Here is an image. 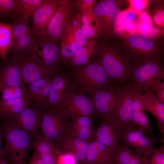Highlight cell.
<instances>
[{
	"label": "cell",
	"mask_w": 164,
	"mask_h": 164,
	"mask_svg": "<svg viewBox=\"0 0 164 164\" xmlns=\"http://www.w3.org/2000/svg\"><path fill=\"white\" fill-rule=\"evenodd\" d=\"M95 59L116 84L123 85L129 82L133 65L126 51L98 43Z\"/></svg>",
	"instance_id": "cell-1"
},
{
	"label": "cell",
	"mask_w": 164,
	"mask_h": 164,
	"mask_svg": "<svg viewBox=\"0 0 164 164\" xmlns=\"http://www.w3.org/2000/svg\"><path fill=\"white\" fill-rule=\"evenodd\" d=\"M0 119L5 142L0 154L11 164H26L28 152L33 148L32 139L25 132L12 125L7 118L2 117Z\"/></svg>",
	"instance_id": "cell-2"
},
{
	"label": "cell",
	"mask_w": 164,
	"mask_h": 164,
	"mask_svg": "<svg viewBox=\"0 0 164 164\" xmlns=\"http://www.w3.org/2000/svg\"><path fill=\"white\" fill-rule=\"evenodd\" d=\"M73 68L70 75L77 90L83 93L91 95L97 90L115 84L96 60Z\"/></svg>",
	"instance_id": "cell-3"
},
{
	"label": "cell",
	"mask_w": 164,
	"mask_h": 164,
	"mask_svg": "<svg viewBox=\"0 0 164 164\" xmlns=\"http://www.w3.org/2000/svg\"><path fill=\"white\" fill-rule=\"evenodd\" d=\"M75 6L73 1L60 0L56 12L46 28L37 38L50 41L58 44L74 14Z\"/></svg>",
	"instance_id": "cell-4"
},
{
	"label": "cell",
	"mask_w": 164,
	"mask_h": 164,
	"mask_svg": "<svg viewBox=\"0 0 164 164\" xmlns=\"http://www.w3.org/2000/svg\"><path fill=\"white\" fill-rule=\"evenodd\" d=\"M116 96L115 108L112 114L118 121L122 129L138 128L133 120V93L134 88L129 83L123 85L115 84Z\"/></svg>",
	"instance_id": "cell-5"
},
{
	"label": "cell",
	"mask_w": 164,
	"mask_h": 164,
	"mask_svg": "<svg viewBox=\"0 0 164 164\" xmlns=\"http://www.w3.org/2000/svg\"><path fill=\"white\" fill-rule=\"evenodd\" d=\"M130 51L127 52L134 66L138 65L152 60H161V52L152 40L147 39L136 32L128 38Z\"/></svg>",
	"instance_id": "cell-6"
},
{
	"label": "cell",
	"mask_w": 164,
	"mask_h": 164,
	"mask_svg": "<svg viewBox=\"0 0 164 164\" xmlns=\"http://www.w3.org/2000/svg\"><path fill=\"white\" fill-rule=\"evenodd\" d=\"M164 79V70L161 60H152L134 66L128 83L135 89L145 93L149 83L153 79Z\"/></svg>",
	"instance_id": "cell-7"
},
{
	"label": "cell",
	"mask_w": 164,
	"mask_h": 164,
	"mask_svg": "<svg viewBox=\"0 0 164 164\" xmlns=\"http://www.w3.org/2000/svg\"><path fill=\"white\" fill-rule=\"evenodd\" d=\"M78 91L77 90L70 95L58 110L70 120L81 116H95V108L91 97Z\"/></svg>",
	"instance_id": "cell-8"
},
{
	"label": "cell",
	"mask_w": 164,
	"mask_h": 164,
	"mask_svg": "<svg viewBox=\"0 0 164 164\" xmlns=\"http://www.w3.org/2000/svg\"><path fill=\"white\" fill-rule=\"evenodd\" d=\"M68 119L58 110H47L43 112L39 134L51 140L56 145L67 133Z\"/></svg>",
	"instance_id": "cell-9"
},
{
	"label": "cell",
	"mask_w": 164,
	"mask_h": 164,
	"mask_svg": "<svg viewBox=\"0 0 164 164\" xmlns=\"http://www.w3.org/2000/svg\"><path fill=\"white\" fill-rule=\"evenodd\" d=\"M77 90L70 74L59 71L53 75L49 98L50 109L58 110L64 101Z\"/></svg>",
	"instance_id": "cell-10"
},
{
	"label": "cell",
	"mask_w": 164,
	"mask_h": 164,
	"mask_svg": "<svg viewBox=\"0 0 164 164\" xmlns=\"http://www.w3.org/2000/svg\"><path fill=\"white\" fill-rule=\"evenodd\" d=\"M54 74L46 76L27 85L29 106L43 112L50 109L49 98Z\"/></svg>",
	"instance_id": "cell-11"
},
{
	"label": "cell",
	"mask_w": 164,
	"mask_h": 164,
	"mask_svg": "<svg viewBox=\"0 0 164 164\" xmlns=\"http://www.w3.org/2000/svg\"><path fill=\"white\" fill-rule=\"evenodd\" d=\"M43 112L29 106L19 114L7 118L15 126L22 130L32 138L41 128Z\"/></svg>",
	"instance_id": "cell-12"
},
{
	"label": "cell",
	"mask_w": 164,
	"mask_h": 164,
	"mask_svg": "<svg viewBox=\"0 0 164 164\" xmlns=\"http://www.w3.org/2000/svg\"><path fill=\"white\" fill-rule=\"evenodd\" d=\"M9 54L10 57L20 61H40L38 39L32 32L27 34L15 41Z\"/></svg>",
	"instance_id": "cell-13"
},
{
	"label": "cell",
	"mask_w": 164,
	"mask_h": 164,
	"mask_svg": "<svg viewBox=\"0 0 164 164\" xmlns=\"http://www.w3.org/2000/svg\"><path fill=\"white\" fill-rule=\"evenodd\" d=\"M93 11L99 34L108 33L115 16L120 11L118 2L114 0H104L96 2Z\"/></svg>",
	"instance_id": "cell-14"
},
{
	"label": "cell",
	"mask_w": 164,
	"mask_h": 164,
	"mask_svg": "<svg viewBox=\"0 0 164 164\" xmlns=\"http://www.w3.org/2000/svg\"><path fill=\"white\" fill-rule=\"evenodd\" d=\"M121 130L119 122L111 114L98 124L95 128L94 139L116 149L120 144Z\"/></svg>",
	"instance_id": "cell-15"
},
{
	"label": "cell",
	"mask_w": 164,
	"mask_h": 164,
	"mask_svg": "<svg viewBox=\"0 0 164 164\" xmlns=\"http://www.w3.org/2000/svg\"><path fill=\"white\" fill-rule=\"evenodd\" d=\"M114 84L97 90L91 95L95 108V115L101 120L108 118L115 108L116 96Z\"/></svg>",
	"instance_id": "cell-16"
},
{
	"label": "cell",
	"mask_w": 164,
	"mask_h": 164,
	"mask_svg": "<svg viewBox=\"0 0 164 164\" xmlns=\"http://www.w3.org/2000/svg\"><path fill=\"white\" fill-rule=\"evenodd\" d=\"M88 142L67 133L56 146L61 154L71 155L77 164H86Z\"/></svg>",
	"instance_id": "cell-17"
},
{
	"label": "cell",
	"mask_w": 164,
	"mask_h": 164,
	"mask_svg": "<svg viewBox=\"0 0 164 164\" xmlns=\"http://www.w3.org/2000/svg\"><path fill=\"white\" fill-rule=\"evenodd\" d=\"M22 84L19 60L10 57L0 60V91L6 87Z\"/></svg>",
	"instance_id": "cell-18"
},
{
	"label": "cell",
	"mask_w": 164,
	"mask_h": 164,
	"mask_svg": "<svg viewBox=\"0 0 164 164\" xmlns=\"http://www.w3.org/2000/svg\"><path fill=\"white\" fill-rule=\"evenodd\" d=\"M60 1L46 0L32 16V29L36 38H38L46 28L56 12Z\"/></svg>",
	"instance_id": "cell-19"
},
{
	"label": "cell",
	"mask_w": 164,
	"mask_h": 164,
	"mask_svg": "<svg viewBox=\"0 0 164 164\" xmlns=\"http://www.w3.org/2000/svg\"><path fill=\"white\" fill-rule=\"evenodd\" d=\"M93 117L84 116L68 120L67 133L88 142L95 138V128L93 125Z\"/></svg>",
	"instance_id": "cell-20"
},
{
	"label": "cell",
	"mask_w": 164,
	"mask_h": 164,
	"mask_svg": "<svg viewBox=\"0 0 164 164\" xmlns=\"http://www.w3.org/2000/svg\"><path fill=\"white\" fill-rule=\"evenodd\" d=\"M40 51V63L45 67L56 73L60 70L59 63L61 61L60 49L58 44L46 40L38 39Z\"/></svg>",
	"instance_id": "cell-21"
},
{
	"label": "cell",
	"mask_w": 164,
	"mask_h": 164,
	"mask_svg": "<svg viewBox=\"0 0 164 164\" xmlns=\"http://www.w3.org/2000/svg\"><path fill=\"white\" fill-rule=\"evenodd\" d=\"M115 152L94 139L88 142L86 164H107L113 161Z\"/></svg>",
	"instance_id": "cell-22"
},
{
	"label": "cell",
	"mask_w": 164,
	"mask_h": 164,
	"mask_svg": "<svg viewBox=\"0 0 164 164\" xmlns=\"http://www.w3.org/2000/svg\"><path fill=\"white\" fill-rule=\"evenodd\" d=\"M32 149L48 164H57L60 155L55 144L38 134L35 137Z\"/></svg>",
	"instance_id": "cell-23"
},
{
	"label": "cell",
	"mask_w": 164,
	"mask_h": 164,
	"mask_svg": "<svg viewBox=\"0 0 164 164\" xmlns=\"http://www.w3.org/2000/svg\"><path fill=\"white\" fill-rule=\"evenodd\" d=\"M24 84L27 85L54 72L43 66L39 61H20Z\"/></svg>",
	"instance_id": "cell-24"
},
{
	"label": "cell",
	"mask_w": 164,
	"mask_h": 164,
	"mask_svg": "<svg viewBox=\"0 0 164 164\" xmlns=\"http://www.w3.org/2000/svg\"><path fill=\"white\" fill-rule=\"evenodd\" d=\"M143 110L151 113L157 121V126L164 135V102L152 93L148 91L141 96Z\"/></svg>",
	"instance_id": "cell-25"
},
{
	"label": "cell",
	"mask_w": 164,
	"mask_h": 164,
	"mask_svg": "<svg viewBox=\"0 0 164 164\" xmlns=\"http://www.w3.org/2000/svg\"><path fill=\"white\" fill-rule=\"evenodd\" d=\"M98 43L91 39L85 46L79 48L67 62L69 66L74 68L84 66L93 62Z\"/></svg>",
	"instance_id": "cell-26"
},
{
	"label": "cell",
	"mask_w": 164,
	"mask_h": 164,
	"mask_svg": "<svg viewBox=\"0 0 164 164\" xmlns=\"http://www.w3.org/2000/svg\"><path fill=\"white\" fill-rule=\"evenodd\" d=\"M60 43L61 61L66 65L79 48L73 34L70 22L61 38Z\"/></svg>",
	"instance_id": "cell-27"
},
{
	"label": "cell",
	"mask_w": 164,
	"mask_h": 164,
	"mask_svg": "<svg viewBox=\"0 0 164 164\" xmlns=\"http://www.w3.org/2000/svg\"><path fill=\"white\" fill-rule=\"evenodd\" d=\"M113 162L116 164H148L147 159L121 144L116 149Z\"/></svg>",
	"instance_id": "cell-28"
},
{
	"label": "cell",
	"mask_w": 164,
	"mask_h": 164,
	"mask_svg": "<svg viewBox=\"0 0 164 164\" xmlns=\"http://www.w3.org/2000/svg\"><path fill=\"white\" fill-rule=\"evenodd\" d=\"M29 106L28 98L3 100L0 99V117H12Z\"/></svg>",
	"instance_id": "cell-29"
},
{
	"label": "cell",
	"mask_w": 164,
	"mask_h": 164,
	"mask_svg": "<svg viewBox=\"0 0 164 164\" xmlns=\"http://www.w3.org/2000/svg\"><path fill=\"white\" fill-rule=\"evenodd\" d=\"M15 42L12 32V23L0 22V57H7Z\"/></svg>",
	"instance_id": "cell-30"
},
{
	"label": "cell",
	"mask_w": 164,
	"mask_h": 164,
	"mask_svg": "<svg viewBox=\"0 0 164 164\" xmlns=\"http://www.w3.org/2000/svg\"><path fill=\"white\" fill-rule=\"evenodd\" d=\"M46 0H18L13 20H25L32 16Z\"/></svg>",
	"instance_id": "cell-31"
},
{
	"label": "cell",
	"mask_w": 164,
	"mask_h": 164,
	"mask_svg": "<svg viewBox=\"0 0 164 164\" xmlns=\"http://www.w3.org/2000/svg\"><path fill=\"white\" fill-rule=\"evenodd\" d=\"M80 13L81 15V28L83 32L89 39H95L99 34L93 11Z\"/></svg>",
	"instance_id": "cell-32"
},
{
	"label": "cell",
	"mask_w": 164,
	"mask_h": 164,
	"mask_svg": "<svg viewBox=\"0 0 164 164\" xmlns=\"http://www.w3.org/2000/svg\"><path fill=\"white\" fill-rule=\"evenodd\" d=\"M70 23L74 36L79 48L85 46L91 39L88 38L82 30L80 13L74 14Z\"/></svg>",
	"instance_id": "cell-33"
},
{
	"label": "cell",
	"mask_w": 164,
	"mask_h": 164,
	"mask_svg": "<svg viewBox=\"0 0 164 164\" xmlns=\"http://www.w3.org/2000/svg\"><path fill=\"white\" fill-rule=\"evenodd\" d=\"M145 135L138 128L123 129L121 132L120 142L123 145L134 149L138 141Z\"/></svg>",
	"instance_id": "cell-34"
},
{
	"label": "cell",
	"mask_w": 164,
	"mask_h": 164,
	"mask_svg": "<svg viewBox=\"0 0 164 164\" xmlns=\"http://www.w3.org/2000/svg\"><path fill=\"white\" fill-rule=\"evenodd\" d=\"M2 95L0 99L3 100L28 98L26 87L24 84L5 87L0 91Z\"/></svg>",
	"instance_id": "cell-35"
},
{
	"label": "cell",
	"mask_w": 164,
	"mask_h": 164,
	"mask_svg": "<svg viewBox=\"0 0 164 164\" xmlns=\"http://www.w3.org/2000/svg\"><path fill=\"white\" fill-rule=\"evenodd\" d=\"M157 138H151L145 135L138 142L135 151L138 154L147 159L151 154Z\"/></svg>",
	"instance_id": "cell-36"
},
{
	"label": "cell",
	"mask_w": 164,
	"mask_h": 164,
	"mask_svg": "<svg viewBox=\"0 0 164 164\" xmlns=\"http://www.w3.org/2000/svg\"><path fill=\"white\" fill-rule=\"evenodd\" d=\"M133 120L140 130L151 138H157L154 136L153 128L147 115L143 111H133Z\"/></svg>",
	"instance_id": "cell-37"
},
{
	"label": "cell",
	"mask_w": 164,
	"mask_h": 164,
	"mask_svg": "<svg viewBox=\"0 0 164 164\" xmlns=\"http://www.w3.org/2000/svg\"><path fill=\"white\" fill-rule=\"evenodd\" d=\"M18 0H0V22L13 21L15 16Z\"/></svg>",
	"instance_id": "cell-38"
},
{
	"label": "cell",
	"mask_w": 164,
	"mask_h": 164,
	"mask_svg": "<svg viewBox=\"0 0 164 164\" xmlns=\"http://www.w3.org/2000/svg\"><path fill=\"white\" fill-rule=\"evenodd\" d=\"M12 32L15 41L32 32L28 19L14 20L12 21Z\"/></svg>",
	"instance_id": "cell-39"
},
{
	"label": "cell",
	"mask_w": 164,
	"mask_h": 164,
	"mask_svg": "<svg viewBox=\"0 0 164 164\" xmlns=\"http://www.w3.org/2000/svg\"><path fill=\"white\" fill-rule=\"evenodd\" d=\"M149 91L155 93V96L160 101L164 102V82L161 80L155 79L152 80L148 84L145 92Z\"/></svg>",
	"instance_id": "cell-40"
},
{
	"label": "cell",
	"mask_w": 164,
	"mask_h": 164,
	"mask_svg": "<svg viewBox=\"0 0 164 164\" xmlns=\"http://www.w3.org/2000/svg\"><path fill=\"white\" fill-rule=\"evenodd\" d=\"M127 13V10L120 11L117 14L114 21L112 28L115 35L121 36L125 31L124 22Z\"/></svg>",
	"instance_id": "cell-41"
},
{
	"label": "cell",
	"mask_w": 164,
	"mask_h": 164,
	"mask_svg": "<svg viewBox=\"0 0 164 164\" xmlns=\"http://www.w3.org/2000/svg\"><path fill=\"white\" fill-rule=\"evenodd\" d=\"M148 164H164V145L154 148L147 159Z\"/></svg>",
	"instance_id": "cell-42"
},
{
	"label": "cell",
	"mask_w": 164,
	"mask_h": 164,
	"mask_svg": "<svg viewBox=\"0 0 164 164\" xmlns=\"http://www.w3.org/2000/svg\"><path fill=\"white\" fill-rule=\"evenodd\" d=\"M76 6L80 12H87L93 11L94 5L97 2L94 0H77L74 1Z\"/></svg>",
	"instance_id": "cell-43"
},
{
	"label": "cell",
	"mask_w": 164,
	"mask_h": 164,
	"mask_svg": "<svg viewBox=\"0 0 164 164\" xmlns=\"http://www.w3.org/2000/svg\"><path fill=\"white\" fill-rule=\"evenodd\" d=\"M130 9L140 13L147 6L149 1L144 0H132L130 1Z\"/></svg>",
	"instance_id": "cell-44"
},
{
	"label": "cell",
	"mask_w": 164,
	"mask_h": 164,
	"mask_svg": "<svg viewBox=\"0 0 164 164\" xmlns=\"http://www.w3.org/2000/svg\"><path fill=\"white\" fill-rule=\"evenodd\" d=\"M142 93L139 91L134 89L133 93V111H143L141 100V96Z\"/></svg>",
	"instance_id": "cell-45"
},
{
	"label": "cell",
	"mask_w": 164,
	"mask_h": 164,
	"mask_svg": "<svg viewBox=\"0 0 164 164\" xmlns=\"http://www.w3.org/2000/svg\"><path fill=\"white\" fill-rule=\"evenodd\" d=\"M160 33V28L153 25L147 31L140 34L147 39L152 40L153 39L158 37Z\"/></svg>",
	"instance_id": "cell-46"
},
{
	"label": "cell",
	"mask_w": 164,
	"mask_h": 164,
	"mask_svg": "<svg viewBox=\"0 0 164 164\" xmlns=\"http://www.w3.org/2000/svg\"><path fill=\"white\" fill-rule=\"evenodd\" d=\"M152 20L153 22L158 27L163 26L164 24V11L163 9H159L155 12L153 15Z\"/></svg>",
	"instance_id": "cell-47"
},
{
	"label": "cell",
	"mask_w": 164,
	"mask_h": 164,
	"mask_svg": "<svg viewBox=\"0 0 164 164\" xmlns=\"http://www.w3.org/2000/svg\"><path fill=\"white\" fill-rule=\"evenodd\" d=\"M77 164L75 157L72 155L60 154L57 164Z\"/></svg>",
	"instance_id": "cell-48"
},
{
	"label": "cell",
	"mask_w": 164,
	"mask_h": 164,
	"mask_svg": "<svg viewBox=\"0 0 164 164\" xmlns=\"http://www.w3.org/2000/svg\"><path fill=\"white\" fill-rule=\"evenodd\" d=\"M138 25L136 22L129 21L125 20L124 22V28L125 31L131 35L137 32Z\"/></svg>",
	"instance_id": "cell-49"
},
{
	"label": "cell",
	"mask_w": 164,
	"mask_h": 164,
	"mask_svg": "<svg viewBox=\"0 0 164 164\" xmlns=\"http://www.w3.org/2000/svg\"><path fill=\"white\" fill-rule=\"evenodd\" d=\"M26 164H48L39 154L34 151L28 162Z\"/></svg>",
	"instance_id": "cell-50"
},
{
	"label": "cell",
	"mask_w": 164,
	"mask_h": 164,
	"mask_svg": "<svg viewBox=\"0 0 164 164\" xmlns=\"http://www.w3.org/2000/svg\"><path fill=\"white\" fill-rule=\"evenodd\" d=\"M141 23L153 25L152 18L146 11L142 12L139 14V24Z\"/></svg>",
	"instance_id": "cell-51"
},
{
	"label": "cell",
	"mask_w": 164,
	"mask_h": 164,
	"mask_svg": "<svg viewBox=\"0 0 164 164\" xmlns=\"http://www.w3.org/2000/svg\"><path fill=\"white\" fill-rule=\"evenodd\" d=\"M4 139V132L0 119V152L3 148V142Z\"/></svg>",
	"instance_id": "cell-52"
},
{
	"label": "cell",
	"mask_w": 164,
	"mask_h": 164,
	"mask_svg": "<svg viewBox=\"0 0 164 164\" xmlns=\"http://www.w3.org/2000/svg\"><path fill=\"white\" fill-rule=\"evenodd\" d=\"M0 164H11L2 154H0Z\"/></svg>",
	"instance_id": "cell-53"
},
{
	"label": "cell",
	"mask_w": 164,
	"mask_h": 164,
	"mask_svg": "<svg viewBox=\"0 0 164 164\" xmlns=\"http://www.w3.org/2000/svg\"><path fill=\"white\" fill-rule=\"evenodd\" d=\"M107 164H116L115 163H114L113 161L110 162Z\"/></svg>",
	"instance_id": "cell-54"
}]
</instances>
